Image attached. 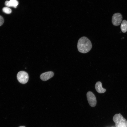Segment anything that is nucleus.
<instances>
[{
  "instance_id": "obj_1",
  "label": "nucleus",
  "mask_w": 127,
  "mask_h": 127,
  "mask_svg": "<svg viewBox=\"0 0 127 127\" xmlns=\"http://www.w3.org/2000/svg\"><path fill=\"white\" fill-rule=\"evenodd\" d=\"M92 47L91 42L87 37L83 36L79 40L77 48L80 52L83 53H87L91 50Z\"/></svg>"
},
{
  "instance_id": "obj_2",
  "label": "nucleus",
  "mask_w": 127,
  "mask_h": 127,
  "mask_svg": "<svg viewBox=\"0 0 127 127\" xmlns=\"http://www.w3.org/2000/svg\"><path fill=\"white\" fill-rule=\"evenodd\" d=\"M113 120L115 123L116 127H127V121L121 114H115Z\"/></svg>"
},
{
  "instance_id": "obj_3",
  "label": "nucleus",
  "mask_w": 127,
  "mask_h": 127,
  "mask_svg": "<svg viewBox=\"0 0 127 127\" xmlns=\"http://www.w3.org/2000/svg\"><path fill=\"white\" fill-rule=\"evenodd\" d=\"M17 77L19 82L22 84L26 83L29 79L27 73L23 71L19 72L17 75Z\"/></svg>"
},
{
  "instance_id": "obj_4",
  "label": "nucleus",
  "mask_w": 127,
  "mask_h": 127,
  "mask_svg": "<svg viewBox=\"0 0 127 127\" xmlns=\"http://www.w3.org/2000/svg\"><path fill=\"white\" fill-rule=\"evenodd\" d=\"M87 99L89 104L92 107H95L96 104V98L94 94L91 92H88L87 94Z\"/></svg>"
},
{
  "instance_id": "obj_5",
  "label": "nucleus",
  "mask_w": 127,
  "mask_h": 127,
  "mask_svg": "<svg viewBox=\"0 0 127 127\" xmlns=\"http://www.w3.org/2000/svg\"><path fill=\"white\" fill-rule=\"evenodd\" d=\"M122 19V16L120 13H117L114 14L112 17V22L115 26H117L120 25Z\"/></svg>"
},
{
  "instance_id": "obj_6",
  "label": "nucleus",
  "mask_w": 127,
  "mask_h": 127,
  "mask_svg": "<svg viewBox=\"0 0 127 127\" xmlns=\"http://www.w3.org/2000/svg\"><path fill=\"white\" fill-rule=\"evenodd\" d=\"M54 75V73L52 71H48L40 75V78L42 80L46 81L52 77Z\"/></svg>"
},
{
  "instance_id": "obj_7",
  "label": "nucleus",
  "mask_w": 127,
  "mask_h": 127,
  "mask_svg": "<svg viewBox=\"0 0 127 127\" xmlns=\"http://www.w3.org/2000/svg\"><path fill=\"white\" fill-rule=\"evenodd\" d=\"M5 4L7 7H12L16 8L18 4V2L16 0H10L9 1H6Z\"/></svg>"
},
{
  "instance_id": "obj_8",
  "label": "nucleus",
  "mask_w": 127,
  "mask_h": 127,
  "mask_svg": "<svg viewBox=\"0 0 127 127\" xmlns=\"http://www.w3.org/2000/svg\"><path fill=\"white\" fill-rule=\"evenodd\" d=\"M95 88L96 91L99 93H103L106 91V89L103 88L102 84L99 81L97 82L95 85Z\"/></svg>"
},
{
  "instance_id": "obj_9",
  "label": "nucleus",
  "mask_w": 127,
  "mask_h": 127,
  "mask_svg": "<svg viewBox=\"0 0 127 127\" xmlns=\"http://www.w3.org/2000/svg\"><path fill=\"white\" fill-rule=\"evenodd\" d=\"M120 28L121 31L125 33L127 31V21L125 20L122 21L121 24Z\"/></svg>"
},
{
  "instance_id": "obj_10",
  "label": "nucleus",
  "mask_w": 127,
  "mask_h": 127,
  "mask_svg": "<svg viewBox=\"0 0 127 127\" xmlns=\"http://www.w3.org/2000/svg\"><path fill=\"white\" fill-rule=\"evenodd\" d=\"M2 10L4 13L7 14H10L12 12L11 9L7 7L3 8L2 9Z\"/></svg>"
},
{
  "instance_id": "obj_11",
  "label": "nucleus",
  "mask_w": 127,
  "mask_h": 127,
  "mask_svg": "<svg viewBox=\"0 0 127 127\" xmlns=\"http://www.w3.org/2000/svg\"><path fill=\"white\" fill-rule=\"evenodd\" d=\"M4 22V20L3 17L0 16V26L2 25Z\"/></svg>"
},
{
  "instance_id": "obj_12",
  "label": "nucleus",
  "mask_w": 127,
  "mask_h": 127,
  "mask_svg": "<svg viewBox=\"0 0 127 127\" xmlns=\"http://www.w3.org/2000/svg\"><path fill=\"white\" fill-rule=\"evenodd\" d=\"M19 127H26L24 126H20Z\"/></svg>"
}]
</instances>
